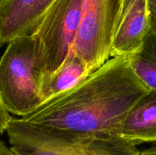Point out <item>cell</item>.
I'll return each instance as SVG.
<instances>
[{
	"label": "cell",
	"instance_id": "obj_1",
	"mask_svg": "<svg viewBox=\"0 0 156 155\" xmlns=\"http://www.w3.org/2000/svg\"><path fill=\"white\" fill-rule=\"evenodd\" d=\"M149 91L127 56L111 57L74 88L20 118L31 126L79 138L120 137L126 115Z\"/></svg>",
	"mask_w": 156,
	"mask_h": 155
},
{
	"label": "cell",
	"instance_id": "obj_2",
	"mask_svg": "<svg viewBox=\"0 0 156 155\" xmlns=\"http://www.w3.org/2000/svg\"><path fill=\"white\" fill-rule=\"evenodd\" d=\"M43 51L36 33L8 44L0 59V98L10 113L24 117L43 103Z\"/></svg>",
	"mask_w": 156,
	"mask_h": 155
},
{
	"label": "cell",
	"instance_id": "obj_3",
	"mask_svg": "<svg viewBox=\"0 0 156 155\" xmlns=\"http://www.w3.org/2000/svg\"><path fill=\"white\" fill-rule=\"evenodd\" d=\"M84 0H54L36 33L43 51L44 77L54 73L73 50L81 21Z\"/></svg>",
	"mask_w": 156,
	"mask_h": 155
},
{
	"label": "cell",
	"instance_id": "obj_4",
	"mask_svg": "<svg viewBox=\"0 0 156 155\" xmlns=\"http://www.w3.org/2000/svg\"><path fill=\"white\" fill-rule=\"evenodd\" d=\"M120 0H84L82 21L73 51L91 72L110 59Z\"/></svg>",
	"mask_w": 156,
	"mask_h": 155
},
{
	"label": "cell",
	"instance_id": "obj_5",
	"mask_svg": "<svg viewBox=\"0 0 156 155\" xmlns=\"http://www.w3.org/2000/svg\"><path fill=\"white\" fill-rule=\"evenodd\" d=\"M150 31L148 0H120L110 58L130 56L140 50Z\"/></svg>",
	"mask_w": 156,
	"mask_h": 155
},
{
	"label": "cell",
	"instance_id": "obj_6",
	"mask_svg": "<svg viewBox=\"0 0 156 155\" xmlns=\"http://www.w3.org/2000/svg\"><path fill=\"white\" fill-rule=\"evenodd\" d=\"M54 0H0V47L36 32Z\"/></svg>",
	"mask_w": 156,
	"mask_h": 155
},
{
	"label": "cell",
	"instance_id": "obj_7",
	"mask_svg": "<svg viewBox=\"0 0 156 155\" xmlns=\"http://www.w3.org/2000/svg\"><path fill=\"white\" fill-rule=\"evenodd\" d=\"M120 137L133 144L156 142V91L140 99L125 117Z\"/></svg>",
	"mask_w": 156,
	"mask_h": 155
},
{
	"label": "cell",
	"instance_id": "obj_8",
	"mask_svg": "<svg viewBox=\"0 0 156 155\" xmlns=\"http://www.w3.org/2000/svg\"><path fill=\"white\" fill-rule=\"evenodd\" d=\"M91 73L87 64L72 50L63 64L54 73L43 77L41 87L42 102L72 89Z\"/></svg>",
	"mask_w": 156,
	"mask_h": 155
},
{
	"label": "cell",
	"instance_id": "obj_9",
	"mask_svg": "<svg viewBox=\"0 0 156 155\" xmlns=\"http://www.w3.org/2000/svg\"><path fill=\"white\" fill-rule=\"evenodd\" d=\"M128 59L139 78L149 90L156 91V33L149 31L140 50Z\"/></svg>",
	"mask_w": 156,
	"mask_h": 155
},
{
	"label": "cell",
	"instance_id": "obj_10",
	"mask_svg": "<svg viewBox=\"0 0 156 155\" xmlns=\"http://www.w3.org/2000/svg\"><path fill=\"white\" fill-rule=\"evenodd\" d=\"M136 145L121 137L91 138L84 144L79 155H140Z\"/></svg>",
	"mask_w": 156,
	"mask_h": 155
},
{
	"label": "cell",
	"instance_id": "obj_11",
	"mask_svg": "<svg viewBox=\"0 0 156 155\" xmlns=\"http://www.w3.org/2000/svg\"><path fill=\"white\" fill-rule=\"evenodd\" d=\"M10 112L6 109L0 98V135H2L6 132L9 122L12 117L10 115Z\"/></svg>",
	"mask_w": 156,
	"mask_h": 155
},
{
	"label": "cell",
	"instance_id": "obj_12",
	"mask_svg": "<svg viewBox=\"0 0 156 155\" xmlns=\"http://www.w3.org/2000/svg\"><path fill=\"white\" fill-rule=\"evenodd\" d=\"M150 31L156 33V0H148Z\"/></svg>",
	"mask_w": 156,
	"mask_h": 155
},
{
	"label": "cell",
	"instance_id": "obj_13",
	"mask_svg": "<svg viewBox=\"0 0 156 155\" xmlns=\"http://www.w3.org/2000/svg\"><path fill=\"white\" fill-rule=\"evenodd\" d=\"M0 155H13L11 147H9L2 141L0 140Z\"/></svg>",
	"mask_w": 156,
	"mask_h": 155
},
{
	"label": "cell",
	"instance_id": "obj_14",
	"mask_svg": "<svg viewBox=\"0 0 156 155\" xmlns=\"http://www.w3.org/2000/svg\"><path fill=\"white\" fill-rule=\"evenodd\" d=\"M140 155H156V147L140 151Z\"/></svg>",
	"mask_w": 156,
	"mask_h": 155
},
{
	"label": "cell",
	"instance_id": "obj_15",
	"mask_svg": "<svg viewBox=\"0 0 156 155\" xmlns=\"http://www.w3.org/2000/svg\"><path fill=\"white\" fill-rule=\"evenodd\" d=\"M12 152H13L14 153V155H21V154H19V153H15V152H14L13 150H12Z\"/></svg>",
	"mask_w": 156,
	"mask_h": 155
},
{
	"label": "cell",
	"instance_id": "obj_16",
	"mask_svg": "<svg viewBox=\"0 0 156 155\" xmlns=\"http://www.w3.org/2000/svg\"><path fill=\"white\" fill-rule=\"evenodd\" d=\"M13 155H14V153H13Z\"/></svg>",
	"mask_w": 156,
	"mask_h": 155
}]
</instances>
